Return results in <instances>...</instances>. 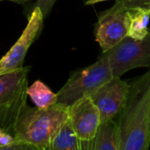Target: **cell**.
<instances>
[{
    "label": "cell",
    "mask_w": 150,
    "mask_h": 150,
    "mask_svg": "<svg viewBox=\"0 0 150 150\" xmlns=\"http://www.w3.org/2000/svg\"><path fill=\"white\" fill-rule=\"evenodd\" d=\"M69 120L81 141L92 140L102 125L100 111L89 96L69 106Z\"/></svg>",
    "instance_id": "cell-9"
},
{
    "label": "cell",
    "mask_w": 150,
    "mask_h": 150,
    "mask_svg": "<svg viewBox=\"0 0 150 150\" xmlns=\"http://www.w3.org/2000/svg\"><path fill=\"white\" fill-rule=\"evenodd\" d=\"M130 91V84L113 76L89 96L101 114L102 123L115 120L123 110Z\"/></svg>",
    "instance_id": "cell-7"
},
{
    "label": "cell",
    "mask_w": 150,
    "mask_h": 150,
    "mask_svg": "<svg viewBox=\"0 0 150 150\" xmlns=\"http://www.w3.org/2000/svg\"><path fill=\"white\" fill-rule=\"evenodd\" d=\"M112 77L109 59L102 53L94 64L71 73L66 83L57 93V103L71 106L79 99L93 94Z\"/></svg>",
    "instance_id": "cell-4"
},
{
    "label": "cell",
    "mask_w": 150,
    "mask_h": 150,
    "mask_svg": "<svg viewBox=\"0 0 150 150\" xmlns=\"http://www.w3.org/2000/svg\"><path fill=\"white\" fill-rule=\"evenodd\" d=\"M68 118L69 106L62 103L47 109L27 105L15 126L13 136L16 143L47 150Z\"/></svg>",
    "instance_id": "cell-2"
},
{
    "label": "cell",
    "mask_w": 150,
    "mask_h": 150,
    "mask_svg": "<svg viewBox=\"0 0 150 150\" xmlns=\"http://www.w3.org/2000/svg\"><path fill=\"white\" fill-rule=\"evenodd\" d=\"M127 11L125 0H117L113 6L98 14L95 37L103 53L112 49L127 36Z\"/></svg>",
    "instance_id": "cell-6"
},
{
    "label": "cell",
    "mask_w": 150,
    "mask_h": 150,
    "mask_svg": "<svg viewBox=\"0 0 150 150\" xmlns=\"http://www.w3.org/2000/svg\"><path fill=\"white\" fill-rule=\"evenodd\" d=\"M44 19L41 9L34 7L21 35L8 52L0 59V74L11 72L23 67L22 64L27 52L40 35Z\"/></svg>",
    "instance_id": "cell-8"
},
{
    "label": "cell",
    "mask_w": 150,
    "mask_h": 150,
    "mask_svg": "<svg viewBox=\"0 0 150 150\" xmlns=\"http://www.w3.org/2000/svg\"><path fill=\"white\" fill-rule=\"evenodd\" d=\"M57 0H36V2L34 6V7H38L42 12V14L44 18H46L49 13H50L54 4Z\"/></svg>",
    "instance_id": "cell-14"
},
{
    "label": "cell",
    "mask_w": 150,
    "mask_h": 150,
    "mask_svg": "<svg viewBox=\"0 0 150 150\" xmlns=\"http://www.w3.org/2000/svg\"><path fill=\"white\" fill-rule=\"evenodd\" d=\"M129 84L126 103L116 120L119 150H149L150 67Z\"/></svg>",
    "instance_id": "cell-1"
},
{
    "label": "cell",
    "mask_w": 150,
    "mask_h": 150,
    "mask_svg": "<svg viewBox=\"0 0 150 150\" xmlns=\"http://www.w3.org/2000/svg\"><path fill=\"white\" fill-rule=\"evenodd\" d=\"M0 1H11L16 4H24L28 1H32V0H0Z\"/></svg>",
    "instance_id": "cell-19"
},
{
    "label": "cell",
    "mask_w": 150,
    "mask_h": 150,
    "mask_svg": "<svg viewBox=\"0 0 150 150\" xmlns=\"http://www.w3.org/2000/svg\"><path fill=\"white\" fill-rule=\"evenodd\" d=\"M150 21V8L133 7L128 8L126 13L127 36L136 40L144 39L148 31Z\"/></svg>",
    "instance_id": "cell-11"
},
{
    "label": "cell",
    "mask_w": 150,
    "mask_h": 150,
    "mask_svg": "<svg viewBox=\"0 0 150 150\" xmlns=\"http://www.w3.org/2000/svg\"><path fill=\"white\" fill-rule=\"evenodd\" d=\"M29 70L30 67L23 66L0 74V128L13 135L16 124L28 105Z\"/></svg>",
    "instance_id": "cell-3"
},
{
    "label": "cell",
    "mask_w": 150,
    "mask_h": 150,
    "mask_svg": "<svg viewBox=\"0 0 150 150\" xmlns=\"http://www.w3.org/2000/svg\"><path fill=\"white\" fill-rule=\"evenodd\" d=\"M125 3L128 8H133V7L148 8L150 5V0H125Z\"/></svg>",
    "instance_id": "cell-16"
},
{
    "label": "cell",
    "mask_w": 150,
    "mask_h": 150,
    "mask_svg": "<svg viewBox=\"0 0 150 150\" xmlns=\"http://www.w3.org/2000/svg\"><path fill=\"white\" fill-rule=\"evenodd\" d=\"M0 150H27L26 145L15 144L10 146H0Z\"/></svg>",
    "instance_id": "cell-17"
},
{
    "label": "cell",
    "mask_w": 150,
    "mask_h": 150,
    "mask_svg": "<svg viewBox=\"0 0 150 150\" xmlns=\"http://www.w3.org/2000/svg\"><path fill=\"white\" fill-rule=\"evenodd\" d=\"M103 54L109 59L113 76L121 77L138 67H150V31L142 40L126 36Z\"/></svg>",
    "instance_id": "cell-5"
},
{
    "label": "cell",
    "mask_w": 150,
    "mask_h": 150,
    "mask_svg": "<svg viewBox=\"0 0 150 150\" xmlns=\"http://www.w3.org/2000/svg\"><path fill=\"white\" fill-rule=\"evenodd\" d=\"M28 96L35 107L40 109L50 108L57 103V94L41 81H35L31 86H28Z\"/></svg>",
    "instance_id": "cell-13"
},
{
    "label": "cell",
    "mask_w": 150,
    "mask_h": 150,
    "mask_svg": "<svg viewBox=\"0 0 150 150\" xmlns=\"http://www.w3.org/2000/svg\"><path fill=\"white\" fill-rule=\"evenodd\" d=\"M17 144L14 136L0 128V146H10Z\"/></svg>",
    "instance_id": "cell-15"
},
{
    "label": "cell",
    "mask_w": 150,
    "mask_h": 150,
    "mask_svg": "<svg viewBox=\"0 0 150 150\" xmlns=\"http://www.w3.org/2000/svg\"><path fill=\"white\" fill-rule=\"evenodd\" d=\"M103 1H109V0H84V4L86 6H93L95 4L103 2Z\"/></svg>",
    "instance_id": "cell-18"
},
{
    "label": "cell",
    "mask_w": 150,
    "mask_h": 150,
    "mask_svg": "<svg viewBox=\"0 0 150 150\" xmlns=\"http://www.w3.org/2000/svg\"><path fill=\"white\" fill-rule=\"evenodd\" d=\"M47 150H81V140L75 134L69 118L55 136Z\"/></svg>",
    "instance_id": "cell-12"
},
{
    "label": "cell",
    "mask_w": 150,
    "mask_h": 150,
    "mask_svg": "<svg viewBox=\"0 0 150 150\" xmlns=\"http://www.w3.org/2000/svg\"><path fill=\"white\" fill-rule=\"evenodd\" d=\"M26 148H27V150H41V149L37 148L35 146H32V145H26Z\"/></svg>",
    "instance_id": "cell-20"
},
{
    "label": "cell",
    "mask_w": 150,
    "mask_h": 150,
    "mask_svg": "<svg viewBox=\"0 0 150 150\" xmlns=\"http://www.w3.org/2000/svg\"><path fill=\"white\" fill-rule=\"evenodd\" d=\"M81 150H119L116 120L102 123L96 136L89 141H81Z\"/></svg>",
    "instance_id": "cell-10"
},
{
    "label": "cell",
    "mask_w": 150,
    "mask_h": 150,
    "mask_svg": "<svg viewBox=\"0 0 150 150\" xmlns=\"http://www.w3.org/2000/svg\"><path fill=\"white\" fill-rule=\"evenodd\" d=\"M148 8H150V5H149V6H148Z\"/></svg>",
    "instance_id": "cell-21"
}]
</instances>
